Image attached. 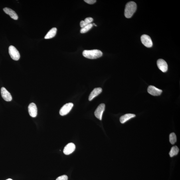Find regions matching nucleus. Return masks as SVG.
Wrapping results in <instances>:
<instances>
[{"mask_svg": "<svg viewBox=\"0 0 180 180\" xmlns=\"http://www.w3.org/2000/svg\"><path fill=\"white\" fill-rule=\"evenodd\" d=\"M76 146L74 143H70L65 147L64 153L66 155H69L72 153L75 150Z\"/></svg>", "mask_w": 180, "mask_h": 180, "instance_id": "nucleus-11", "label": "nucleus"}, {"mask_svg": "<svg viewBox=\"0 0 180 180\" xmlns=\"http://www.w3.org/2000/svg\"><path fill=\"white\" fill-rule=\"evenodd\" d=\"M177 136L175 133H172L169 135V141L172 145H174L177 142Z\"/></svg>", "mask_w": 180, "mask_h": 180, "instance_id": "nucleus-18", "label": "nucleus"}, {"mask_svg": "<svg viewBox=\"0 0 180 180\" xmlns=\"http://www.w3.org/2000/svg\"><path fill=\"white\" fill-rule=\"evenodd\" d=\"M158 67L163 72H166L168 70V65L166 62L163 59H159L157 62Z\"/></svg>", "mask_w": 180, "mask_h": 180, "instance_id": "nucleus-9", "label": "nucleus"}, {"mask_svg": "<svg viewBox=\"0 0 180 180\" xmlns=\"http://www.w3.org/2000/svg\"><path fill=\"white\" fill-rule=\"evenodd\" d=\"M5 13L9 15L10 17L14 20H17L18 19L17 14L13 10L7 7H5L3 9Z\"/></svg>", "mask_w": 180, "mask_h": 180, "instance_id": "nucleus-12", "label": "nucleus"}, {"mask_svg": "<svg viewBox=\"0 0 180 180\" xmlns=\"http://www.w3.org/2000/svg\"><path fill=\"white\" fill-rule=\"evenodd\" d=\"M147 92L149 94L153 96H159L163 92V91L161 90L156 88L155 87L150 86L147 88Z\"/></svg>", "mask_w": 180, "mask_h": 180, "instance_id": "nucleus-7", "label": "nucleus"}, {"mask_svg": "<svg viewBox=\"0 0 180 180\" xmlns=\"http://www.w3.org/2000/svg\"><path fill=\"white\" fill-rule=\"evenodd\" d=\"M179 151V149L178 147L176 146H175L172 147L169 153L170 156L173 157L177 155Z\"/></svg>", "mask_w": 180, "mask_h": 180, "instance_id": "nucleus-16", "label": "nucleus"}, {"mask_svg": "<svg viewBox=\"0 0 180 180\" xmlns=\"http://www.w3.org/2000/svg\"><path fill=\"white\" fill-rule=\"evenodd\" d=\"M84 1L88 4L92 5L96 3V0H85Z\"/></svg>", "mask_w": 180, "mask_h": 180, "instance_id": "nucleus-21", "label": "nucleus"}, {"mask_svg": "<svg viewBox=\"0 0 180 180\" xmlns=\"http://www.w3.org/2000/svg\"><path fill=\"white\" fill-rule=\"evenodd\" d=\"M137 5L133 1H130L126 4L124 10V15L126 18H130L136 11Z\"/></svg>", "mask_w": 180, "mask_h": 180, "instance_id": "nucleus-1", "label": "nucleus"}, {"mask_svg": "<svg viewBox=\"0 0 180 180\" xmlns=\"http://www.w3.org/2000/svg\"><path fill=\"white\" fill-rule=\"evenodd\" d=\"M93 27V25L92 23L89 24L84 27L82 28L80 30V33H86L88 32L89 30H90Z\"/></svg>", "mask_w": 180, "mask_h": 180, "instance_id": "nucleus-17", "label": "nucleus"}, {"mask_svg": "<svg viewBox=\"0 0 180 180\" xmlns=\"http://www.w3.org/2000/svg\"><path fill=\"white\" fill-rule=\"evenodd\" d=\"M135 115L133 114H126L121 116L120 118V121L121 123H124L131 118H134Z\"/></svg>", "mask_w": 180, "mask_h": 180, "instance_id": "nucleus-14", "label": "nucleus"}, {"mask_svg": "<svg viewBox=\"0 0 180 180\" xmlns=\"http://www.w3.org/2000/svg\"><path fill=\"white\" fill-rule=\"evenodd\" d=\"M83 55L86 58L90 59H96L102 56V53L100 50H85L83 52Z\"/></svg>", "mask_w": 180, "mask_h": 180, "instance_id": "nucleus-2", "label": "nucleus"}, {"mask_svg": "<svg viewBox=\"0 0 180 180\" xmlns=\"http://www.w3.org/2000/svg\"><path fill=\"white\" fill-rule=\"evenodd\" d=\"M102 92V89L100 88H94L92 92H91L89 97V100L90 101H92L95 97L100 94Z\"/></svg>", "mask_w": 180, "mask_h": 180, "instance_id": "nucleus-13", "label": "nucleus"}, {"mask_svg": "<svg viewBox=\"0 0 180 180\" xmlns=\"http://www.w3.org/2000/svg\"><path fill=\"white\" fill-rule=\"evenodd\" d=\"M141 40L142 43L146 47L151 48L153 45V43L150 36L146 34H143L141 36Z\"/></svg>", "mask_w": 180, "mask_h": 180, "instance_id": "nucleus-5", "label": "nucleus"}, {"mask_svg": "<svg viewBox=\"0 0 180 180\" xmlns=\"http://www.w3.org/2000/svg\"><path fill=\"white\" fill-rule=\"evenodd\" d=\"M68 178L67 176L63 175L57 178L56 180H68Z\"/></svg>", "mask_w": 180, "mask_h": 180, "instance_id": "nucleus-20", "label": "nucleus"}, {"mask_svg": "<svg viewBox=\"0 0 180 180\" xmlns=\"http://www.w3.org/2000/svg\"><path fill=\"white\" fill-rule=\"evenodd\" d=\"M84 21L88 25L92 23H91L93 21V19L91 17H87L85 19Z\"/></svg>", "mask_w": 180, "mask_h": 180, "instance_id": "nucleus-19", "label": "nucleus"}, {"mask_svg": "<svg viewBox=\"0 0 180 180\" xmlns=\"http://www.w3.org/2000/svg\"><path fill=\"white\" fill-rule=\"evenodd\" d=\"M9 53L12 59L18 60L19 59L20 55L19 51L15 46H10L9 48Z\"/></svg>", "mask_w": 180, "mask_h": 180, "instance_id": "nucleus-3", "label": "nucleus"}, {"mask_svg": "<svg viewBox=\"0 0 180 180\" xmlns=\"http://www.w3.org/2000/svg\"><path fill=\"white\" fill-rule=\"evenodd\" d=\"M13 180L12 179H7V180Z\"/></svg>", "mask_w": 180, "mask_h": 180, "instance_id": "nucleus-22", "label": "nucleus"}, {"mask_svg": "<svg viewBox=\"0 0 180 180\" xmlns=\"http://www.w3.org/2000/svg\"><path fill=\"white\" fill-rule=\"evenodd\" d=\"M28 110L30 116L32 118H35L37 116V106L34 103H31L28 107Z\"/></svg>", "mask_w": 180, "mask_h": 180, "instance_id": "nucleus-8", "label": "nucleus"}, {"mask_svg": "<svg viewBox=\"0 0 180 180\" xmlns=\"http://www.w3.org/2000/svg\"><path fill=\"white\" fill-rule=\"evenodd\" d=\"M105 109V104H100L95 110L94 115L97 118L100 120H102V114Z\"/></svg>", "mask_w": 180, "mask_h": 180, "instance_id": "nucleus-6", "label": "nucleus"}, {"mask_svg": "<svg viewBox=\"0 0 180 180\" xmlns=\"http://www.w3.org/2000/svg\"><path fill=\"white\" fill-rule=\"evenodd\" d=\"M74 104L72 103H69L64 105L60 111V114L62 116H65L69 113L72 110Z\"/></svg>", "mask_w": 180, "mask_h": 180, "instance_id": "nucleus-4", "label": "nucleus"}, {"mask_svg": "<svg viewBox=\"0 0 180 180\" xmlns=\"http://www.w3.org/2000/svg\"><path fill=\"white\" fill-rule=\"evenodd\" d=\"M1 94L2 98L7 102H10L12 100V97L10 93L6 89L3 87L1 88Z\"/></svg>", "mask_w": 180, "mask_h": 180, "instance_id": "nucleus-10", "label": "nucleus"}, {"mask_svg": "<svg viewBox=\"0 0 180 180\" xmlns=\"http://www.w3.org/2000/svg\"><path fill=\"white\" fill-rule=\"evenodd\" d=\"M57 29L56 28L54 27L50 29L45 36L44 38L46 39H50L55 36Z\"/></svg>", "mask_w": 180, "mask_h": 180, "instance_id": "nucleus-15", "label": "nucleus"}]
</instances>
